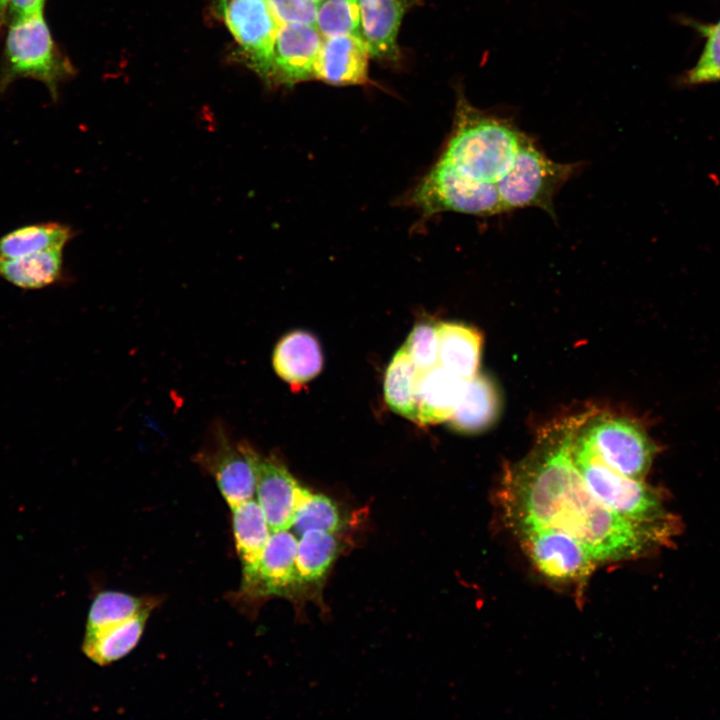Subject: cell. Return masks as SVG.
<instances>
[{
    "mask_svg": "<svg viewBox=\"0 0 720 720\" xmlns=\"http://www.w3.org/2000/svg\"><path fill=\"white\" fill-rule=\"evenodd\" d=\"M320 530L304 532L297 545L296 566L303 584L318 582L333 564L338 542L333 535Z\"/></svg>",
    "mask_w": 720,
    "mask_h": 720,
    "instance_id": "26",
    "label": "cell"
},
{
    "mask_svg": "<svg viewBox=\"0 0 720 720\" xmlns=\"http://www.w3.org/2000/svg\"><path fill=\"white\" fill-rule=\"evenodd\" d=\"M69 72V64L57 49L43 12L12 19L4 47L1 89L15 79L32 78L55 95L58 83Z\"/></svg>",
    "mask_w": 720,
    "mask_h": 720,
    "instance_id": "5",
    "label": "cell"
},
{
    "mask_svg": "<svg viewBox=\"0 0 720 720\" xmlns=\"http://www.w3.org/2000/svg\"><path fill=\"white\" fill-rule=\"evenodd\" d=\"M340 526L341 516L335 503L324 495L311 493L298 507L291 528L301 536L310 530L334 533Z\"/></svg>",
    "mask_w": 720,
    "mask_h": 720,
    "instance_id": "28",
    "label": "cell"
},
{
    "mask_svg": "<svg viewBox=\"0 0 720 720\" xmlns=\"http://www.w3.org/2000/svg\"><path fill=\"white\" fill-rule=\"evenodd\" d=\"M72 237V229L57 222L22 226L0 238V257L13 258L47 249L64 248Z\"/></svg>",
    "mask_w": 720,
    "mask_h": 720,
    "instance_id": "24",
    "label": "cell"
},
{
    "mask_svg": "<svg viewBox=\"0 0 720 720\" xmlns=\"http://www.w3.org/2000/svg\"><path fill=\"white\" fill-rule=\"evenodd\" d=\"M580 430L606 465L629 478L644 480L659 451L644 426L628 417L584 415Z\"/></svg>",
    "mask_w": 720,
    "mask_h": 720,
    "instance_id": "7",
    "label": "cell"
},
{
    "mask_svg": "<svg viewBox=\"0 0 720 720\" xmlns=\"http://www.w3.org/2000/svg\"><path fill=\"white\" fill-rule=\"evenodd\" d=\"M231 510L234 541L242 567L243 591L256 573L271 530L261 506L255 500H248Z\"/></svg>",
    "mask_w": 720,
    "mask_h": 720,
    "instance_id": "17",
    "label": "cell"
},
{
    "mask_svg": "<svg viewBox=\"0 0 720 720\" xmlns=\"http://www.w3.org/2000/svg\"><path fill=\"white\" fill-rule=\"evenodd\" d=\"M360 33L373 57L394 60L399 56L398 31L406 0H357Z\"/></svg>",
    "mask_w": 720,
    "mask_h": 720,
    "instance_id": "16",
    "label": "cell"
},
{
    "mask_svg": "<svg viewBox=\"0 0 720 720\" xmlns=\"http://www.w3.org/2000/svg\"><path fill=\"white\" fill-rule=\"evenodd\" d=\"M371 54L360 35L323 38L315 67V79L333 85H361L368 81Z\"/></svg>",
    "mask_w": 720,
    "mask_h": 720,
    "instance_id": "14",
    "label": "cell"
},
{
    "mask_svg": "<svg viewBox=\"0 0 720 720\" xmlns=\"http://www.w3.org/2000/svg\"><path fill=\"white\" fill-rule=\"evenodd\" d=\"M438 364L464 380L472 379L478 371L482 336L480 332L461 322H437Z\"/></svg>",
    "mask_w": 720,
    "mask_h": 720,
    "instance_id": "19",
    "label": "cell"
},
{
    "mask_svg": "<svg viewBox=\"0 0 720 720\" xmlns=\"http://www.w3.org/2000/svg\"><path fill=\"white\" fill-rule=\"evenodd\" d=\"M155 606L156 600L151 597H138L118 591L100 592L91 603L85 636L95 635Z\"/></svg>",
    "mask_w": 720,
    "mask_h": 720,
    "instance_id": "23",
    "label": "cell"
},
{
    "mask_svg": "<svg viewBox=\"0 0 720 720\" xmlns=\"http://www.w3.org/2000/svg\"><path fill=\"white\" fill-rule=\"evenodd\" d=\"M466 381L439 364L418 371L415 422L426 425L448 421L463 395Z\"/></svg>",
    "mask_w": 720,
    "mask_h": 720,
    "instance_id": "15",
    "label": "cell"
},
{
    "mask_svg": "<svg viewBox=\"0 0 720 720\" xmlns=\"http://www.w3.org/2000/svg\"><path fill=\"white\" fill-rule=\"evenodd\" d=\"M313 1H315V2L318 3V4H320V3L323 2L324 0H313Z\"/></svg>",
    "mask_w": 720,
    "mask_h": 720,
    "instance_id": "35",
    "label": "cell"
},
{
    "mask_svg": "<svg viewBox=\"0 0 720 720\" xmlns=\"http://www.w3.org/2000/svg\"><path fill=\"white\" fill-rule=\"evenodd\" d=\"M298 540L289 530L271 532L256 573L243 592L252 596H284L303 583L297 566Z\"/></svg>",
    "mask_w": 720,
    "mask_h": 720,
    "instance_id": "13",
    "label": "cell"
},
{
    "mask_svg": "<svg viewBox=\"0 0 720 720\" xmlns=\"http://www.w3.org/2000/svg\"><path fill=\"white\" fill-rule=\"evenodd\" d=\"M513 534L537 572L553 583L573 585L581 592L598 565L580 541L562 530L533 527Z\"/></svg>",
    "mask_w": 720,
    "mask_h": 720,
    "instance_id": "8",
    "label": "cell"
},
{
    "mask_svg": "<svg viewBox=\"0 0 720 720\" xmlns=\"http://www.w3.org/2000/svg\"><path fill=\"white\" fill-rule=\"evenodd\" d=\"M575 168L548 158L525 134L512 165L495 183L504 210L535 207L555 218L553 199Z\"/></svg>",
    "mask_w": 720,
    "mask_h": 720,
    "instance_id": "6",
    "label": "cell"
},
{
    "mask_svg": "<svg viewBox=\"0 0 720 720\" xmlns=\"http://www.w3.org/2000/svg\"><path fill=\"white\" fill-rule=\"evenodd\" d=\"M272 361L276 373L296 388L320 373L323 357L319 343L312 334L295 330L277 343Z\"/></svg>",
    "mask_w": 720,
    "mask_h": 720,
    "instance_id": "18",
    "label": "cell"
},
{
    "mask_svg": "<svg viewBox=\"0 0 720 720\" xmlns=\"http://www.w3.org/2000/svg\"><path fill=\"white\" fill-rule=\"evenodd\" d=\"M316 28L323 38L360 35V11L357 0H324L318 4Z\"/></svg>",
    "mask_w": 720,
    "mask_h": 720,
    "instance_id": "27",
    "label": "cell"
},
{
    "mask_svg": "<svg viewBox=\"0 0 720 720\" xmlns=\"http://www.w3.org/2000/svg\"><path fill=\"white\" fill-rule=\"evenodd\" d=\"M697 27L707 40L699 60L685 77V81L693 85L720 80V21Z\"/></svg>",
    "mask_w": 720,
    "mask_h": 720,
    "instance_id": "30",
    "label": "cell"
},
{
    "mask_svg": "<svg viewBox=\"0 0 720 720\" xmlns=\"http://www.w3.org/2000/svg\"><path fill=\"white\" fill-rule=\"evenodd\" d=\"M63 248H53L13 257H0V277L23 289H40L61 275Z\"/></svg>",
    "mask_w": 720,
    "mask_h": 720,
    "instance_id": "22",
    "label": "cell"
},
{
    "mask_svg": "<svg viewBox=\"0 0 720 720\" xmlns=\"http://www.w3.org/2000/svg\"><path fill=\"white\" fill-rule=\"evenodd\" d=\"M256 493L271 532L289 530L300 504L311 492L296 481L273 457L262 458L252 449Z\"/></svg>",
    "mask_w": 720,
    "mask_h": 720,
    "instance_id": "10",
    "label": "cell"
},
{
    "mask_svg": "<svg viewBox=\"0 0 720 720\" xmlns=\"http://www.w3.org/2000/svg\"><path fill=\"white\" fill-rule=\"evenodd\" d=\"M422 221L444 212L492 216L504 212L495 183L469 180L432 164L398 199Z\"/></svg>",
    "mask_w": 720,
    "mask_h": 720,
    "instance_id": "4",
    "label": "cell"
},
{
    "mask_svg": "<svg viewBox=\"0 0 720 720\" xmlns=\"http://www.w3.org/2000/svg\"><path fill=\"white\" fill-rule=\"evenodd\" d=\"M8 8L9 0H0V32L6 24Z\"/></svg>",
    "mask_w": 720,
    "mask_h": 720,
    "instance_id": "33",
    "label": "cell"
},
{
    "mask_svg": "<svg viewBox=\"0 0 720 720\" xmlns=\"http://www.w3.org/2000/svg\"><path fill=\"white\" fill-rule=\"evenodd\" d=\"M251 451L249 446L234 445L225 435L220 434L212 449L201 456L231 508L253 498L256 478Z\"/></svg>",
    "mask_w": 720,
    "mask_h": 720,
    "instance_id": "12",
    "label": "cell"
},
{
    "mask_svg": "<svg viewBox=\"0 0 720 720\" xmlns=\"http://www.w3.org/2000/svg\"><path fill=\"white\" fill-rule=\"evenodd\" d=\"M46 0H9V9L13 18L29 16L43 12Z\"/></svg>",
    "mask_w": 720,
    "mask_h": 720,
    "instance_id": "32",
    "label": "cell"
},
{
    "mask_svg": "<svg viewBox=\"0 0 720 720\" xmlns=\"http://www.w3.org/2000/svg\"><path fill=\"white\" fill-rule=\"evenodd\" d=\"M418 371L438 365L437 323L431 320L418 322L403 345Z\"/></svg>",
    "mask_w": 720,
    "mask_h": 720,
    "instance_id": "29",
    "label": "cell"
},
{
    "mask_svg": "<svg viewBox=\"0 0 720 720\" xmlns=\"http://www.w3.org/2000/svg\"><path fill=\"white\" fill-rule=\"evenodd\" d=\"M581 417L572 443L574 463L592 495L606 508L629 520L680 527L665 505L663 490L644 480L626 477L606 465L593 451L580 430Z\"/></svg>",
    "mask_w": 720,
    "mask_h": 720,
    "instance_id": "3",
    "label": "cell"
},
{
    "mask_svg": "<svg viewBox=\"0 0 720 720\" xmlns=\"http://www.w3.org/2000/svg\"><path fill=\"white\" fill-rule=\"evenodd\" d=\"M418 370L404 346L392 358L384 379V397L397 414L416 421V379Z\"/></svg>",
    "mask_w": 720,
    "mask_h": 720,
    "instance_id": "25",
    "label": "cell"
},
{
    "mask_svg": "<svg viewBox=\"0 0 720 720\" xmlns=\"http://www.w3.org/2000/svg\"><path fill=\"white\" fill-rule=\"evenodd\" d=\"M153 609L92 636H85L84 654L94 663L105 666L128 655L139 643Z\"/></svg>",
    "mask_w": 720,
    "mask_h": 720,
    "instance_id": "21",
    "label": "cell"
},
{
    "mask_svg": "<svg viewBox=\"0 0 720 720\" xmlns=\"http://www.w3.org/2000/svg\"><path fill=\"white\" fill-rule=\"evenodd\" d=\"M280 24L316 23L318 3L313 0H267Z\"/></svg>",
    "mask_w": 720,
    "mask_h": 720,
    "instance_id": "31",
    "label": "cell"
},
{
    "mask_svg": "<svg viewBox=\"0 0 720 720\" xmlns=\"http://www.w3.org/2000/svg\"><path fill=\"white\" fill-rule=\"evenodd\" d=\"M498 411L499 397L494 384L486 376L477 373L466 381L463 395L448 421L457 431L474 433L490 426Z\"/></svg>",
    "mask_w": 720,
    "mask_h": 720,
    "instance_id": "20",
    "label": "cell"
},
{
    "mask_svg": "<svg viewBox=\"0 0 720 720\" xmlns=\"http://www.w3.org/2000/svg\"><path fill=\"white\" fill-rule=\"evenodd\" d=\"M228 0H217V8L223 14L226 8Z\"/></svg>",
    "mask_w": 720,
    "mask_h": 720,
    "instance_id": "34",
    "label": "cell"
},
{
    "mask_svg": "<svg viewBox=\"0 0 720 720\" xmlns=\"http://www.w3.org/2000/svg\"><path fill=\"white\" fill-rule=\"evenodd\" d=\"M524 135L511 121L459 97L452 130L433 163L469 180L496 183L512 165Z\"/></svg>",
    "mask_w": 720,
    "mask_h": 720,
    "instance_id": "2",
    "label": "cell"
},
{
    "mask_svg": "<svg viewBox=\"0 0 720 720\" xmlns=\"http://www.w3.org/2000/svg\"><path fill=\"white\" fill-rule=\"evenodd\" d=\"M579 417L545 431L536 447L504 476L498 498L512 533L526 528L562 530L600 563L642 557L670 542L678 527L621 517L588 490L572 457Z\"/></svg>",
    "mask_w": 720,
    "mask_h": 720,
    "instance_id": "1",
    "label": "cell"
},
{
    "mask_svg": "<svg viewBox=\"0 0 720 720\" xmlns=\"http://www.w3.org/2000/svg\"><path fill=\"white\" fill-rule=\"evenodd\" d=\"M322 43L323 36L314 25L280 24L270 80L292 85L315 78Z\"/></svg>",
    "mask_w": 720,
    "mask_h": 720,
    "instance_id": "11",
    "label": "cell"
},
{
    "mask_svg": "<svg viewBox=\"0 0 720 720\" xmlns=\"http://www.w3.org/2000/svg\"><path fill=\"white\" fill-rule=\"evenodd\" d=\"M224 19L250 65L271 78L274 45L280 23L267 0H228Z\"/></svg>",
    "mask_w": 720,
    "mask_h": 720,
    "instance_id": "9",
    "label": "cell"
}]
</instances>
